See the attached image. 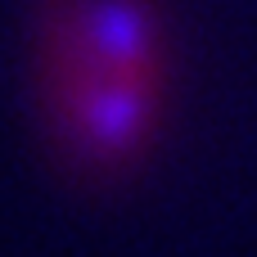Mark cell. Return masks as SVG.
I'll use <instances>...</instances> for the list:
<instances>
[{"label": "cell", "instance_id": "6da1fadb", "mask_svg": "<svg viewBox=\"0 0 257 257\" xmlns=\"http://www.w3.org/2000/svg\"><path fill=\"white\" fill-rule=\"evenodd\" d=\"M32 104L45 149L90 190L131 181L172 113L163 0H36Z\"/></svg>", "mask_w": 257, "mask_h": 257}]
</instances>
